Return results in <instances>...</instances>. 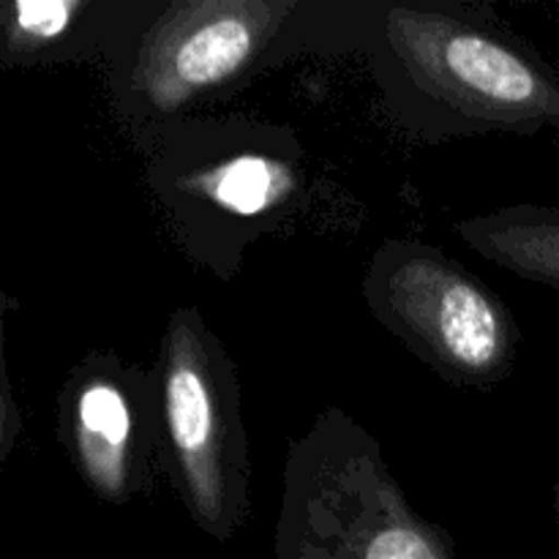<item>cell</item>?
<instances>
[{
  "label": "cell",
  "mask_w": 559,
  "mask_h": 559,
  "mask_svg": "<svg viewBox=\"0 0 559 559\" xmlns=\"http://www.w3.org/2000/svg\"><path fill=\"white\" fill-rule=\"evenodd\" d=\"M145 151L147 183L178 243L224 278L246 246L304 207V147L278 126L186 118Z\"/></svg>",
  "instance_id": "6da1fadb"
},
{
  "label": "cell",
  "mask_w": 559,
  "mask_h": 559,
  "mask_svg": "<svg viewBox=\"0 0 559 559\" xmlns=\"http://www.w3.org/2000/svg\"><path fill=\"white\" fill-rule=\"evenodd\" d=\"M276 559H453V544L409 506L380 442L328 407L287 448Z\"/></svg>",
  "instance_id": "7a4b0ae2"
},
{
  "label": "cell",
  "mask_w": 559,
  "mask_h": 559,
  "mask_svg": "<svg viewBox=\"0 0 559 559\" xmlns=\"http://www.w3.org/2000/svg\"><path fill=\"white\" fill-rule=\"evenodd\" d=\"M304 11L300 0L156 3L109 58L112 107L142 147L194 104L235 87Z\"/></svg>",
  "instance_id": "3957f363"
},
{
  "label": "cell",
  "mask_w": 559,
  "mask_h": 559,
  "mask_svg": "<svg viewBox=\"0 0 559 559\" xmlns=\"http://www.w3.org/2000/svg\"><path fill=\"white\" fill-rule=\"evenodd\" d=\"M153 382L164 475L191 522L227 544L251 511L249 440L238 369L197 306L169 314Z\"/></svg>",
  "instance_id": "277c9868"
},
{
  "label": "cell",
  "mask_w": 559,
  "mask_h": 559,
  "mask_svg": "<svg viewBox=\"0 0 559 559\" xmlns=\"http://www.w3.org/2000/svg\"><path fill=\"white\" fill-rule=\"evenodd\" d=\"M380 41L415 91L473 129L559 131V71L495 22L426 5H388Z\"/></svg>",
  "instance_id": "5b68a950"
},
{
  "label": "cell",
  "mask_w": 559,
  "mask_h": 559,
  "mask_svg": "<svg viewBox=\"0 0 559 559\" xmlns=\"http://www.w3.org/2000/svg\"><path fill=\"white\" fill-rule=\"evenodd\" d=\"M364 295L374 320L442 380L491 388L513 371L522 336L511 309L445 251L388 240L371 257Z\"/></svg>",
  "instance_id": "8992f818"
},
{
  "label": "cell",
  "mask_w": 559,
  "mask_h": 559,
  "mask_svg": "<svg viewBox=\"0 0 559 559\" xmlns=\"http://www.w3.org/2000/svg\"><path fill=\"white\" fill-rule=\"evenodd\" d=\"M58 431L71 464L104 506L153 495L162 424L153 371L96 349L71 369L58 396Z\"/></svg>",
  "instance_id": "52a82bcc"
},
{
  "label": "cell",
  "mask_w": 559,
  "mask_h": 559,
  "mask_svg": "<svg viewBox=\"0 0 559 559\" xmlns=\"http://www.w3.org/2000/svg\"><path fill=\"white\" fill-rule=\"evenodd\" d=\"M156 3L134 0H0V66L112 58Z\"/></svg>",
  "instance_id": "ba28073f"
},
{
  "label": "cell",
  "mask_w": 559,
  "mask_h": 559,
  "mask_svg": "<svg viewBox=\"0 0 559 559\" xmlns=\"http://www.w3.org/2000/svg\"><path fill=\"white\" fill-rule=\"evenodd\" d=\"M464 243L495 265L559 289V211L511 205L456 224Z\"/></svg>",
  "instance_id": "9c48e42d"
},
{
  "label": "cell",
  "mask_w": 559,
  "mask_h": 559,
  "mask_svg": "<svg viewBox=\"0 0 559 559\" xmlns=\"http://www.w3.org/2000/svg\"><path fill=\"white\" fill-rule=\"evenodd\" d=\"M16 309V300L0 287V473L5 459L11 456L16 435H20V409H16L14 391H11L9 360H5V331H9V314Z\"/></svg>",
  "instance_id": "30bf717a"
},
{
  "label": "cell",
  "mask_w": 559,
  "mask_h": 559,
  "mask_svg": "<svg viewBox=\"0 0 559 559\" xmlns=\"http://www.w3.org/2000/svg\"><path fill=\"white\" fill-rule=\"evenodd\" d=\"M555 513H557V522H559V484L555 486Z\"/></svg>",
  "instance_id": "8fae6325"
}]
</instances>
